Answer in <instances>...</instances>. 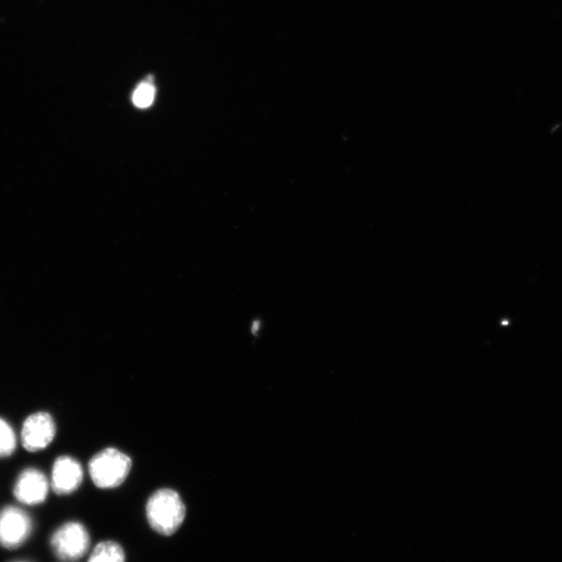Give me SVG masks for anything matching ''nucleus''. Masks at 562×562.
<instances>
[{
  "label": "nucleus",
  "mask_w": 562,
  "mask_h": 562,
  "mask_svg": "<svg viewBox=\"0 0 562 562\" xmlns=\"http://www.w3.org/2000/svg\"><path fill=\"white\" fill-rule=\"evenodd\" d=\"M55 436L56 424L53 417L41 412L25 420L21 431V442L25 449L36 452L48 447Z\"/></svg>",
  "instance_id": "5"
},
{
  "label": "nucleus",
  "mask_w": 562,
  "mask_h": 562,
  "mask_svg": "<svg viewBox=\"0 0 562 562\" xmlns=\"http://www.w3.org/2000/svg\"><path fill=\"white\" fill-rule=\"evenodd\" d=\"M90 547V533L80 522H66L51 534L50 548L63 561L81 559L89 552Z\"/></svg>",
  "instance_id": "3"
},
{
  "label": "nucleus",
  "mask_w": 562,
  "mask_h": 562,
  "mask_svg": "<svg viewBox=\"0 0 562 562\" xmlns=\"http://www.w3.org/2000/svg\"><path fill=\"white\" fill-rule=\"evenodd\" d=\"M145 513L153 531L171 536L183 526L187 508L180 494L171 489H161L149 497Z\"/></svg>",
  "instance_id": "1"
},
{
  "label": "nucleus",
  "mask_w": 562,
  "mask_h": 562,
  "mask_svg": "<svg viewBox=\"0 0 562 562\" xmlns=\"http://www.w3.org/2000/svg\"><path fill=\"white\" fill-rule=\"evenodd\" d=\"M16 449L15 432L5 420L0 419V457L10 456Z\"/></svg>",
  "instance_id": "9"
},
{
  "label": "nucleus",
  "mask_w": 562,
  "mask_h": 562,
  "mask_svg": "<svg viewBox=\"0 0 562 562\" xmlns=\"http://www.w3.org/2000/svg\"><path fill=\"white\" fill-rule=\"evenodd\" d=\"M132 459L115 448H108L96 454L89 464V472L98 489L112 490L129 477Z\"/></svg>",
  "instance_id": "2"
},
{
  "label": "nucleus",
  "mask_w": 562,
  "mask_h": 562,
  "mask_svg": "<svg viewBox=\"0 0 562 562\" xmlns=\"http://www.w3.org/2000/svg\"><path fill=\"white\" fill-rule=\"evenodd\" d=\"M34 523L25 510L8 506L0 512V547L16 550L27 543L33 534Z\"/></svg>",
  "instance_id": "4"
},
{
  "label": "nucleus",
  "mask_w": 562,
  "mask_h": 562,
  "mask_svg": "<svg viewBox=\"0 0 562 562\" xmlns=\"http://www.w3.org/2000/svg\"><path fill=\"white\" fill-rule=\"evenodd\" d=\"M84 479L82 466L75 459L59 457L51 475V488L60 496H66L78 491Z\"/></svg>",
  "instance_id": "7"
},
{
  "label": "nucleus",
  "mask_w": 562,
  "mask_h": 562,
  "mask_svg": "<svg viewBox=\"0 0 562 562\" xmlns=\"http://www.w3.org/2000/svg\"><path fill=\"white\" fill-rule=\"evenodd\" d=\"M14 496L22 504L36 506L42 504L49 492V483L46 476L39 470L28 469L18 477Z\"/></svg>",
  "instance_id": "6"
},
{
  "label": "nucleus",
  "mask_w": 562,
  "mask_h": 562,
  "mask_svg": "<svg viewBox=\"0 0 562 562\" xmlns=\"http://www.w3.org/2000/svg\"><path fill=\"white\" fill-rule=\"evenodd\" d=\"M14 562H28V561H14Z\"/></svg>",
  "instance_id": "11"
},
{
  "label": "nucleus",
  "mask_w": 562,
  "mask_h": 562,
  "mask_svg": "<svg viewBox=\"0 0 562 562\" xmlns=\"http://www.w3.org/2000/svg\"><path fill=\"white\" fill-rule=\"evenodd\" d=\"M156 90L150 84L140 85L133 96L134 104L141 109L148 108L155 100Z\"/></svg>",
  "instance_id": "10"
},
{
  "label": "nucleus",
  "mask_w": 562,
  "mask_h": 562,
  "mask_svg": "<svg viewBox=\"0 0 562 562\" xmlns=\"http://www.w3.org/2000/svg\"><path fill=\"white\" fill-rule=\"evenodd\" d=\"M88 562H126V555L119 543L104 541L93 548Z\"/></svg>",
  "instance_id": "8"
}]
</instances>
